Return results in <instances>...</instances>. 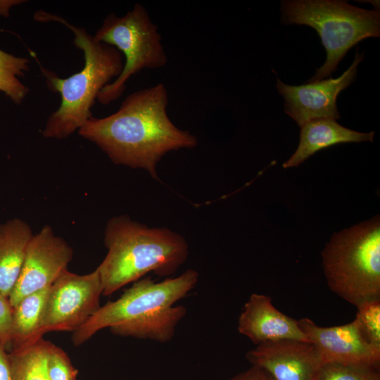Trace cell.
Returning <instances> with one entry per match:
<instances>
[{
  "label": "cell",
  "instance_id": "obj_1",
  "mask_svg": "<svg viewBox=\"0 0 380 380\" xmlns=\"http://www.w3.org/2000/svg\"><path fill=\"white\" fill-rule=\"evenodd\" d=\"M168 101L165 86L158 83L130 94L115 113L92 117L78 134L99 147L114 164L143 169L158 179L157 165L165 155L198 144L194 134L172 122Z\"/></svg>",
  "mask_w": 380,
  "mask_h": 380
},
{
  "label": "cell",
  "instance_id": "obj_2",
  "mask_svg": "<svg viewBox=\"0 0 380 380\" xmlns=\"http://www.w3.org/2000/svg\"><path fill=\"white\" fill-rule=\"evenodd\" d=\"M199 274L188 269L178 277L156 282L150 277L134 281L121 296L100 308L78 329L72 342L80 346L103 329L118 336L167 343L173 338L186 308L174 305L196 286Z\"/></svg>",
  "mask_w": 380,
  "mask_h": 380
},
{
  "label": "cell",
  "instance_id": "obj_3",
  "mask_svg": "<svg viewBox=\"0 0 380 380\" xmlns=\"http://www.w3.org/2000/svg\"><path fill=\"white\" fill-rule=\"evenodd\" d=\"M38 22L54 21L67 27L74 34L73 44L84 53L83 68L66 78H61L40 67L47 87L59 93V108L48 118L42 134L47 139H63L79 130L93 117L91 109L101 89L116 79L124 65L121 53L115 47L97 42L94 36L64 18L40 10L34 14Z\"/></svg>",
  "mask_w": 380,
  "mask_h": 380
},
{
  "label": "cell",
  "instance_id": "obj_4",
  "mask_svg": "<svg viewBox=\"0 0 380 380\" xmlns=\"http://www.w3.org/2000/svg\"><path fill=\"white\" fill-rule=\"evenodd\" d=\"M107 254L96 268L103 296L152 272L169 277L189 255V245L179 234L165 227H149L127 215L111 217L104 231Z\"/></svg>",
  "mask_w": 380,
  "mask_h": 380
},
{
  "label": "cell",
  "instance_id": "obj_5",
  "mask_svg": "<svg viewBox=\"0 0 380 380\" xmlns=\"http://www.w3.org/2000/svg\"><path fill=\"white\" fill-rule=\"evenodd\" d=\"M329 289L356 308L380 299L379 216L334 233L321 253Z\"/></svg>",
  "mask_w": 380,
  "mask_h": 380
},
{
  "label": "cell",
  "instance_id": "obj_6",
  "mask_svg": "<svg viewBox=\"0 0 380 380\" xmlns=\"http://www.w3.org/2000/svg\"><path fill=\"white\" fill-rule=\"evenodd\" d=\"M281 22L314 28L324 45L327 58L308 82L323 80L335 72L349 49L368 37L380 35V13L338 0L282 1Z\"/></svg>",
  "mask_w": 380,
  "mask_h": 380
},
{
  "label": "cell",
  "instance_id": "obj_7",
  "mask_svg": "<svg viewBox=\"0 0 380 380\" xmlns=\"http://www.w3.org/2000/svg\"><path fill=\"white\" fill-rule=\"evenodd\" d=\"M94 37L97 42L117 49L125 59L121 73L106 85L97 96L103 105L119 99L133 75L144 69L160 68L167 62L158 27L140 4H135L122 17L113 13L108 14Z\"/></svg>",
  "mask_w": 380,
  "mask_h": 380
},
{
  "label": "cell",
  "instance_id": "obj_8",
  "mask_svg": "<svg viewBox=\"0 0 380 380\" xmlns=\"http://www.w3.org/2000/svg\"><path fill=\"white\" fill-rule=\"evenodd\" d=\"M103 285L98 270L77 274L64 270L50 286L45 300L39 334L74 332L101 307Z\"/></svg>",
  "mask_w": 380,
  "mask_h": 380
},
{
  "label": "cell",
  "instance_id": "obj_9",
  "mask_svg": "<svg viewBox=\"0 0 380 380\" xmlns=\"http://www.w3.org/2000/svg\"><path fill=\"white\" fill-rule=\"evenodd\" d=\"M73 251L49 225L32 237L17 282L9 296L12 308L25 296L49 288L67 270Z\"/></svg>",
  "mask_w": 380,
  "mask_h": 380
},
{
  "label": "cell",
  "instance_id": "obj_10",
  "mask_svg": "<svg viewBox=\"0 0 380 380\" xmlns=\"http://www.w3.org/2000/svg\"><path fill=\"white\" fill-rule=\"evenodd\" d=\"M363 59L364 53H360L357 51L350 66L336 79L329 78L300 86H291L277 78V89L284 99L286 113L300 127L315 119H339L337 96L355 81L357 65Z\"/></svg>",
  "mask_w": 380,
  "mask_h": 380
},
{
  "label": "cell",
  "instance_id": "obj_11",
  "mask_svg": "<svg viewBox=\"0 0 380 380\" xmlns=\"http://www.w3.org/2000/svg\"><path fill=\"white\" fill-rule=\"evenodd\" d=\"M298 326L316 348L323 365L379 367L380 348L362 335L356 320L334 327H320L312 319H298Z\"/></svg>",
  "mask_w": 380,
  "mask_h": 380
},
{
  "label": "cell",
  "instance_id": "obj_12",
  "mask_svg": "<svg viewBox=\"0 0 380 380\" xmlns=\"http://www.w3.org/2000/svg\"><path fill=\"white\" fill-rule=\"evenodd\" d=\"M246 357L273 380H319L324 365L314 345L297 340L260 343L248 351Z\"/></svg>",
  "mask_w": 380,
  "mask_h": 380
},
{
  "label": "cell",
  "instance_id": "obj_13",
  "mask_svg": "<svg viewBox=\"0 0 380 380\" xmlns=\"http://www.w3.org/2000/svg\"><path fill=\"white\" fill-rule=\"evenodd\" d=\"M237 329L256 346L286 339L310 342L298 320L278 310L271 297L260 293H252L245 303Z\"/></svg>",
  "mask_w": 380,
  "mask_h": 380
},
{
  "label": "cell",
  "instance_id": "obj_14",
  "mask_svg": "<svg viewBox=\"0 0 380 380\" xmlns=\"http://www.w3.org/2000/svg\"><path fill=\"white\" fill-rule=\"evenodd\" d=\"M374 136V132L352 130L330 118L310 120L300 126L298 146L283 167H297L316 152L338 144L373 141Z\"/></svg>",
  "mask_w": 380,
  "mask_h": 380
},
{
  "label": "cell",
  "instance_id": "obj_15",
  "mask_svg": "<svg viewBox=\"0 0 380 380\" xmlns=\"http://www.w3.org/2000/svg\"><path fill=\"white\" fill-rule=\"evenodd\" d=\"M33 235L30 225L21 219L13 218L0 223V293L8 298Z\"/></svg>",
  "mask_w": 380,
  "mask_h": 380
},
{
  "label": "cell",
  "instance_id": "obj_16",
  "mask_svg": "<svg viewBox=\"0 0 380 380\" xmlns=\"http://www.w3.org/2000/svg\"><path fill=\"white\" fill-rule=\"evenodd\" d=\"M49 288L25 296L13 307L11 350L32 346L42 338L39 328Z\"/></svg>",
  "mask_w": 380,
  "mask_h": 380
},
{
  "label": "cell",
  "instance_id": "obj_17",
  "mask_svg": "<svg viewBox=\"0 0 380 380\" xmlns=\"http://www.w3.org/2000/svg\"><path fill=\"white\" fill-rule=\"evenodd\" d=\"M29 70L28 58L14 56L0 49V91L17 105L22 103L30 91L19 79Z\"/></svg>",
  "mask_w": 380,
  "mask_h": 380
},
{
  "label": "cell",
  "instance_id": "obj_18",
  "mask_svg": "<svg viewBox=\"0 0 380 380\" xmlns=\"http://www.w3.org/2000/svg\"><path fill=\"white\" fill-rule=\"evenodd\" d=\"M44 343L42 338L32 346L8 353L12 380H49L44 368Z\"/></svg>",
  "mask_w": 380,
  "mask_h": 380
},
{
  "label": "cell",
  "instance_id": "obj_19",
  "mask_svg": "<svg viewBox=\"0 0 380 380\" xmlns=\"http://www.w3.org/2000/svg\"><path fill=\"white\" fill-rule=\"evenodd\" d=\"M44 368L49 380H77L78 370L67 353L53 343L44 340Z\"/></svg>",
  "mask_w": 380,
  "mask_h": 380
},
{
  "label": "cell",
  "instance_id": "obj_20",
  "mask_svg": "<svg viewBox=\"0 0 380 380\" xmlns=\"http://www.w3.org/2000/svg\"><path fill=\"white\" fill-rule=\"evenodd\" d=\"M355 319L365 339L380 348V299L363 303L357 307Z\"/></svg>",
  "mask_w": 380,
  "mask_h": 380
},
{
  "label": "cell",
  "instance_id": "obj_21",
  "mask_svg": "<svg viewBox=\"0 0 380 380\" xmlns=\"http://www.w3.org/2000/svg\"><path fill=\"white\" fill-rule=\"evenodd\" d=\"M319 380H380L379 367L325 364Z\"/></svg>",
  "mask_w": 380,
  "mask_h": 380
},
{
  "label": "cell",
  "instance_id": "obj_22",
  "mask_svg": "<svg viewBox=\"0 0 380 380\" xmlns=\"http://www.w3.org/2000/svg\"><path fill=\"white\" fill-rule=\"evenodd\" d=\"M12 310L9 298L0 293V341L6 349L10 347Z\"/></svg>",
  "mask_w": 380,
  "mask_h": 380
},
{
  "label": "cell",
  "instance_id": "obj_23",
  "mask_svg": "<svg viewBox=\"0 0 380 380\" xmlns=\"http://www.w3.org/2000/svg\"><path fill=\"white\" fill-rule=\"evenodd\" d=\"M229 380H273L262 369L251 366L249 369L236 374Z\"/></svg>",
  "mask_w": 380,
  "mask_h": 380
},
{
  "label": "cell",
  "instance_id": "obj_24",
  "mask_svg": "<svg viewBox=\"0 0 380 380\" xmlns=\"http://www.w3.org/2000/svg\"><path fill=\"white\" fill-rule=\"evenodd\" d=\"M0 380H12L11 369L6 348L0 341Z\"/></svg>",
  "mask_w": 380,
  "mask_h": 380
},
{
  "label": "cell",
  "instance_id": "obj_25",
  "mask_svg": "<svg viewBox=\"0 0 380 380\" xmlns=\"http://www.w3.org/2000/svg\"><path fill=\"white\" fill-rule=\"evenodd\" d=\"M26 1L24 0H0V16L8 18L10 15V11L14 6L21 4Z\"/></svg>",
  "mask_w": 380,
  "mask_h": 380
}]
</instances>
